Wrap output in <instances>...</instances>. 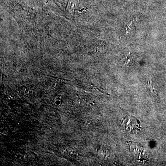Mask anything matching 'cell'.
<instances>
[{"mask_svg":"<svg viewBox=\"0 0 166 166\" xmlns=\"http://www.w3.org/2000/svg\"><path fill=\"white\" fill-rule=\"evenodd\" d=\"M124 59H125V60L124 61V63L125 65H128L129 64L132 63L133 60V54H129Z\"/></svg>","mask_w":166,"mask_h":166,"instance_id":"cell-1","label":"cell"}]
</instances>
